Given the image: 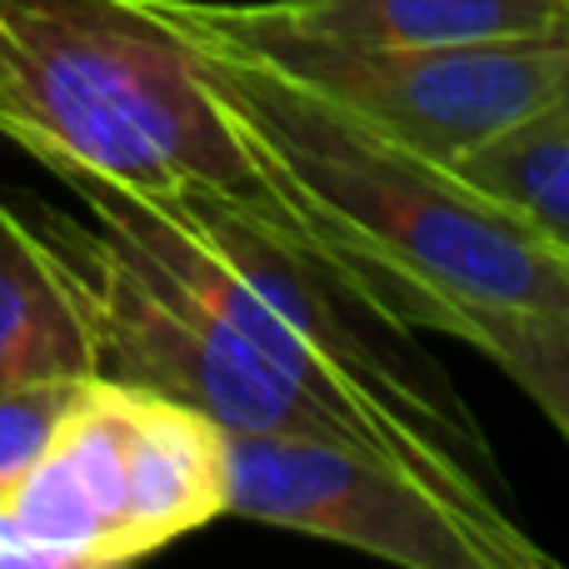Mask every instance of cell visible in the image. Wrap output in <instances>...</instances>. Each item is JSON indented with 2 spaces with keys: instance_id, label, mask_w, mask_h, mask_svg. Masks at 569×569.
<instances>
[{
  "instance_id": "6",
  "label": "cell",
  "mask_w": 569,
  "mask_h": 569,
  "mask_svg": "<svg viewBox=\"0 0 569 569\" xmlns=\"http://www.w3.org/2000/svg\"><path fill=\"white\" fill-rule=\"evenodd\" d=\"M226 515L300 530L405 569L555 565L525 530H495L400 465L340 440L226 435Z\"/></svg>"
},
{
  "instance_id": "11",
  "label": "cell",
  "mask_w": 569,
  "mask_h": 569,
  "mask_svg": "<svg viewBox=\"0 0 569 569\" xmlns=\"http://www.w3.org/2000/svg\"><path fill=\"white\" fill-rule=\"evenodd\" d=\"M465 345L495 360L569 440V305L550 310H485Z\"/></svg>"
},
{
  "instance_id": "9",
  "label": "cell",
  "mask_w": 569,
  "mask_h": 569,
  "mask_svg": "<svg viewBox=\"0 0 569 569\" xmlns=\"http://www.w3.org/2000/svg\"><path fill=\"white\" fill-rule=\"evenodd\" d=\"M100 375L80 284L40 226L0 200V390Z\"/></svg>"
},
{
  "instance_id": "7",
  "label": "cell",
  "mask_w": 569,
  "mask_h": 569,
  "mask_svg": "<svg viewBox=\"0 0 569 569\" xmlns=\"http://www.w3.org/2000/svg\"><path fill=\"white\" fill-rule=\"evenodd\" d=\"M186 26L220 36L260 56L330 100L335 110L365 120L370 130L420 150L430 160H455L490 136L520 126L545 106L569 76V46H480V50H385L330 46V40L236 30L200 10V0H170Z\"/></svg>"
},
{
  "instance_id": "10",
  "label": "cell",
  "mask_w": 569,
  "mask_h": 569,
  "mask_svg": "<svg viewBox=\"0 0 569 569\" xmlns=\"http://www.w3.org/2000/svg\"><path fill=\"white\" fill-rule=\"evenodd\" d=\"M455 176L535 226L569 256V76L520 126L455 160Z\"/></svg>"
},
{
  "instance_id": "12",
  "label": "cell",
  "mask_w": 569,
  "mask_h": 569,
  "mask_svg": "<svg viewBox=\"0 0 569 569\" xmlns=\"http://www.w3.org/2000/svg\"><path fill=\"white\" fill-rule=\"evenodd\" d=\"M90 375L80 380H36L0 390V500L26 480V470L46 455V445L56 440L60 420L70 415V405L80 400Z\"/></svg>"
},
{
  "instance_id": "1",
  "label": "cell",
  "mask_w": 569,
  "mask_h": 569,
  "mask_svg": "<svg viewBox=\"0 0 569 569\" xmlns=\"http://www.w3.org/2000/svg\"><path fill=\"white\" fill-rule=\"evenodd\" d=\"M70 190L150 270L196 295L284 380L340 415L365 450L425 480L475 520L525 530L500 455L420 335L345 280L276 206H250L220 190L130 196L90 180Z\"/></svg>"
},
{
  "instance_id": "4",
  "label": "cell",
  "mask_w": 569,
  "mask_h": 569,
  "mask_svg": "<svg viewBox=\"0 0 569 569\" xmlns=\"http://www.w3.org/2000/svg\"><path fill=\"white\" fill-rule=\"evenodd\" d=\"M226 515V430L156 390L90 375L0 500V569H110Z\"/></svg>"
},
{
  "instance_id": "2",
  "label": "cell",
  "mask_w": 569,
  "mask_h": 569,
  "mask_svg": "<svg viewBox=\"0 0 569 569\" xmlns=\"http://www.w3.org/2000/svg\"><path fill=\"white\" fill-rule=\"evenodd\" d=\"M186 36L280 216L395 320L465 340L485 310L569 305L565 250L455 166L370 130L230 40L196 26Z\"/></svg>"
},
{
  "instance_id": "3",
  "label": "cell",
  "mask_w": 569,
  "mask_h": 569,
  "mask_svg": "<svg viewBox=\"0 0 569 569\" xmlns=\"http://www.w3.org/2000/svg\"><path fill=\"white\" fill-rule=\"evenodd\" d=\"M0 136L66 186L276 206L166 0H0Z\"/></svg>"
},
{
  "instance_id": "8",
  "label": "cell",
  "mask_w": 569,
  "mask_h": 569,
  "mask_svg": "<svg viewBox=\"0 0 569 569\" xmlns=\"http://www.w3.org/2000/svg\"><path fill=\"white\" fill-rule=\"evenodd\" d=\"M236 30L330 40L385 50H480V46H569V0H266L206 6Z\"/></svg>"
},
{
  "instance_id": "5",
  "label": "cell",
  "mask_w": 569,
  "mask_h": 569,
  "mask_svg": "<svg viewBox=\"0 0 569 569\" xmlns=\"http://www.w3.org/2000/svg\"><path fill=\"white\" fill-rule=\"evenodd\" d=\"M80 284L100 375L190 405L226 435H290V440H340L365 450L360 435L330 415L315 395L284 380L276 365L216 310L150 270L116 230L96 216H60L40 206L30 216ZM375 455V450H370Z\"/></svg>"
}]
</instances>
